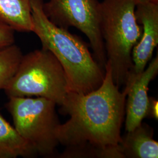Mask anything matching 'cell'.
<instances>
[{"label": "cell", "instance_id": "cell-15", "mask_svg": "<svg viewBox=\"0 0 158 158\" xmlns=\"http://www.w3.org/2000/svg\"><path fill=\"white\" fill-rule=\"evenodd\" d=\"M137 4H141V3H155L158 4V0H136Z\"/></svg>", "mask_w": 158, "mask_h": 158}, {"label": "cell", "instance_id": "cell-10", "mask_svg": "<svg viewBox=\"0 0 158 158\" xmlns=\"http://www.w3.org/2000/svg\"><path fill=\"white\" fill-rule=\"evenodd\" d=\"M0 23L18 32H32L31 0H0Z\"/></svg>", "mask_w": 158, "mask_h": 158}, {"label": "cell", "instance_id": "cell-4", "mask_svg": "<svg viewBox=\"0 0 158 158\" xmlns=\"http://www.w3.org/2000/svg\"><path fill=\"white\" fill-rule=\"evenodd\" d=\"M4 90L9 97H44L60 106L69 92L62 65L52 52L42 48L23 55Z\"/></svg>", "mask_w": 158, "mask_h": 158}, {"label": "cell", "instance_id": "cell-5", "mask_svg": "<svg viewBox=\"0 0 158 158\" xmlns=\"http://www.w3.org/2000/svg\"><path fill=\"white\" fill-rule=\"evenodd\" d=\"M6 107L14 128L40 156L51 157L59 144L56 130L60 122L55 102L40 97H11Z\"/></svg>", "mask_w": 158, "mask_h": 158}, {"label": "cell", "instance_id": "cell-13", "mask_svg": "<svg viewBox=\"0 0 158 158\" xmlns=\"http://www.w3.org/2000/svg\"><path fill=\"white\" fill-rule=\"evenodd\" d=\"M14 31L10 27L0 23V49L15 44Z\"/></svg>", "mask_w": 158, "mask_h": 158}, {"label": "cell", "instance_id": "cell-8", "mask_svg": "<svg viewBox=\"0 0 158 158\" xmlns=\"http://www.w3.org/2000/svg\"><path fill=\"white\" fill-rule=\"evenodd\" d=\"M158 73L157 55L142 73L127 81L124 89V90L127 92L125 118L127 132L134 130L147 117L149 99L148 94L149 85Z\"/></svg>", "mask_w": 158, "mask_h": 158}, {"label": "cell", "instance_id": "cell-11", "mask_svg": "<svg viewBox=\"0 0 158 158\" xmlns=\"http://www.w3.org/2000/svg\"><path fill=\"white\" fill-rule=\"evenodd\" d=\"M38 153L0 115V158H31Z\"/></svg>", "mask_w": 158, "mask_h": 158}, {"label": "cell", "instance_id": "cell-6", "mask_svg": "<svg viewBox=\"0 0 158 158\" xmlns=\"http://www.w3.org/2000/svg\"><path fill=\"white\" fill-rule=\"evenodd\" d=\"M49 21L57 27H75L89 40L93 56L105 70L107 63L100 30V2L98 0H49L43 3Z\"/></svg>", "mask_w": 158, "mask_h": 158}, {"label": "cell", "instance_id": "cell-7", "mask_svg": "<svg viewBox=\"0 0 158 158\" xmlns=\"http://www.w3.org/2000/svg\"><path fill=\"white\" fill-rule=\"evenodd\" d=\"M135 15L137 22L142 25V33L140 40L132 49L134 66L127 80L143 72L158 44V4H138Z\"/></svg>", "mask_w": 158, "mask_h": 158}, {"label": "cell", "instance_id": "cell-2", "mask_svg": "<svg viewBox=\"0 0 158 158\" xmlns=\"http://www.w3.org/2000/svg\"><path fill=\"white\" fill-rule=\"evenodd\" d=\"M44 0H31L32 32L42 49L52 52L62 65L69 92L87 94L102 85L105 70L97 62L89 46L79 36L53 24L43 10Z\"/></svg>", "mask_w": 158, "mask_h": 158}, {"label": "cell", "instance_id": "cell-3", "mask_svg": "<svg viewBox=\"0 0 158 158\" xmlns=\"http://www.w3.org/2000/svg\"><path fill=\"white\" fill-rule=\"evenodd\" d=\"M136 0H102L100 30L107 63L114 83L125 86L133 69L132 52L141 37L142 28L135 15Z\"/></svg>", "mask_w": 158, "mask_h": 158}, {"label": "cell", "instance_id": "cell-9", "mask_svg": "<svg viewBox=\"0 0 158 158\" xmlns=\"http://www.w3.org/2000/svg\"><path fill=\"white\" fill-rule=\"evenodd\" d=\"M152 127L141 124L121 136L119 144L123 158H158V142L153 138Z\"/></svg>", "mask_w": 158, "mask_h": 158}, {"label": "cell", "instance_id": "cell-1", "mask_svg": "<svg viewBox=\"0 0 158 158\" xmlns=\"http://www.w3.org/2000/svg\"><path fill=\"white\" fill-rule=\"evenodd\" d=\"M127 95L114 83L108 63L97 90L87 94L69 92L60 111L69 119L56 130L59 143L66 148L60 158H123L119 144Z\"/></svg>", "mask_w": 158, "mask_h": 158}, {"label": "cell", "instance_id": "cell-14", "mask_svg": "<svg viewBox=\"0 0 158 158\" xmlns=\"http://www.w3.org/2000/svg\"><path fill=\"white\" fill-rule=\"evenodd\" d=\"M147 117L152 118L158 119V102L156 99L149 97V104L147 110Z\"/></svg>", "mask_w": 158, "mask_h": 158}, {"label": "cell", "instance_id": "cell-12", "mask_svg": "<svg viewBox=\"0 0 158 158\" xmlns=\"http://www.w3.org/2000/svg\"><path fill=\"white\" fill-rule=\"evenodd\" d=\"M23 55L15 44L0 49V90H4L17 72Z\"/></svg>", "mask_w": 158, "mask_h": 158}]
</instances>
